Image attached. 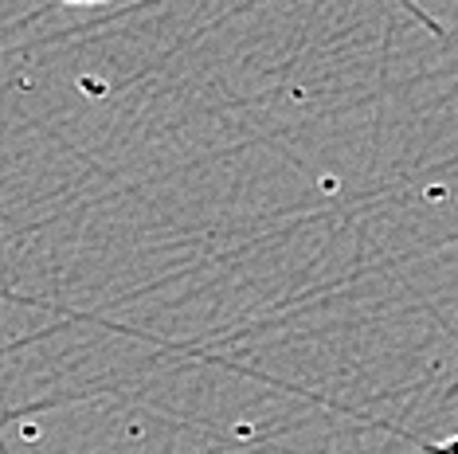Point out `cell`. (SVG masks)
<instances>
[{"label": "cell", "instance_id": "cell-1", "mask_svg": "<svg viewBox=\"0 0 458 454\" xmlns=\"http://www.w3.org/2000/svg\"><path fill=\"white\" fill-rule=\"evenodd\" d=\"M51 4H64V8H102V4H114V0H51Z\"/></svg>", "mask_w": 458, "mask_h": 454}]
</instances>
